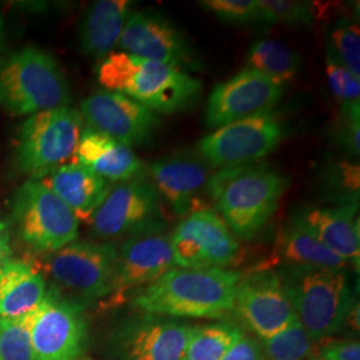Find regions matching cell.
<instances>
[{
  "instance_id": "6da1fadb",
  "label": "cell",
  "mask_w": 360,
  "mask_h": 360,
  "mask_svg": "<svg viewBox=\"0 0 360 360\" xmlns=\"http://www.w3.org/2000/svg\"><path fill=\"white\" fill-rule=\"evenodd\" d=\"M242 274L231 269H171L143 287L132 306L168 318L220 319L231 314Z\"/></svg>"
},
{
  "instance_id": "7a4b0ae2",
  "label": "cell",
  "mask_w": 360,
  "mask_h": 360,
  "mask_svg": "<svg viewBox=\"0 0 360 360\" xmlns=\"http://www.w3.org/2000/svg\"><path fill=\"white\" fill-rule=\"evenodd\" d=\"M290 179L266 163L221 168L212 174L207 193L236 238L251 239L279 206Z\"/></svg>"
},
{
  "instance_id": "3957f363",
  "label": "cell",
  "mask_w": 360,
  "mask_h": 360,
  "mask_svg": "<svg viewBox=\"0 0 360 360\" xmlns=\"http://www.w3.org/2000/svg\"><path fill=\"white\" fill-rule=\"evenodd\" d=\"M98 80L104 90L126 95L163 115L188 110L202 94V82L188 72L122 51L104 58Z\"/></svg>"
},
{
  "instance_id": "277c9868",
  "label": "cell",
  "mask_w": 360,
  "mask_h": 360,
  "mask_svg": "<svg viewBox=\"0 0 360 360\" xmlns=\"http://www.w3.org/2000/svg\"><path fill=\"white\" fill-rule=\"evenodd\" d=\"M70 102L67 77L51 53L25 47L0 58V107L8 114L31 116Z\"/></svg>"
},
{
  "instance_id": "5b68a950",
  "label": "cell",
  "mask_w": 360,
  "mask_h": 360,
  "mask_svg": "<svg viewBox=\"0 0 360 360\" xmlns=\"http://www.w3.org/2000/svg\"><path fill=\"white\" fill-rule=\"evenodd\" d=\"M284 292L297 321L315 342H322L346 327L355 303L347 270L279 269Z\"/></svg>"
},
{
  "instance_id": "8992f818",
  "label": "cell",
  "mask_w": 360,
  "mask_h": 360,
  "mask_svg": "<svg viewBox=\"0 0 360 360\" xmlns=\"http://www.w3.org/2000/svg\"><path fill=\"white\" fill-rule=\"evenodd\" d=\"M83 117L71 107L28 116L18 132L15 165L28 180H41L75 163Z\"/></svg>"
},
{
  "instance_id": "52a82bcc",
  "label": "cell",
  "mask_w": 360,
  "mask_h": 360,
  "mask_svg": "<svg viewBox=\"0 0 360 360\" xmlns=\"http://www.w3.org/2000/svg\"><path fill=\"white\" fill-rule=\"evenodd\" d=\"M116 254L114 245L77 240L51 252L46 260L51 290L82 307L111 295Z\"/></svg>"
},
{
  "instance_id": "ba28073f",
  "label": "cell",
  "mask_w": 360,
  "mask_h": 360,
  "mask_svg": "<svg viewBox=\"0 0 360 360\" xmlns=\"http://www.w3.org/2000/svg\"><path fill=\"white\" fill-rule=\"evenodd\" d=\"M11 221L19 238L37 251L55 252L79 236L80 221L40 180H27L13 193Z\"/></svg>"
},
{
  "instance_id": "9c48e42d",
  "label": "cell",
  "mask_w": 360,
  "mask_h": 360,
  "mask_svg": "<svg viewBox=\"0 0 360 360\" xmlns=\"http://www.w3.org/2000/svg\"><path fill=\"white\" fill-rule=\"evenodd\" d=\"M283 136L281 116L270 111L219 127L199 142L198 151L211 167H239L270 155Z\"/></svg>"
},
{
  "instance_id": "30bf717a",
  "label": "cell",
  "mask_w": 360,
  "mask_h": 360,
  "mask_svg": "<svg viewBox=\"0 0 360 360\" xmlns=\"http://www.w3.org/2000/svg\"><path fill=\"white\" fill-rule=\"evenodd\" d=\"M175 266L187 270L227 269L240 257V243L218 212L190 214L169 233Z\"/></svg>"
},
{
  "instance_id": "8fae6325",
  "label": "cell",
  "mask_w": 360,
  "mask_h": 360,
  "mask_svg": "<svg viewBox=\"0 0 360 360\" xmlns=\"http://www.w3.org/2000/svg\"><path fill=\"white\" fill-rule=\"evenodd\" d=\"M87 342L89 328L83 307L49 288L31 327L37 360H79Z\"/></svg>"
},
{
  "instance_id": "7c38bea8",
  "label": "cell",
  "mask_w": 360,
  "mask_h": 360,
  "mask_svg": "<svg viewBox=\"0 0 360 360\" xmlns=\"http://www.w3.org/2000/svg\"><path fill=\"white\" fill-rule=\"evenodd\" d=\"M175 267L165 223H156L129 235L117 250L111 303L119 304L129 291L154 283Z\"/></svg>"
},
{
  "instance_id": "4fadbf2b",
  "label": "cell",
  "mask_w": 360,
  "mask_h": 360,
  "mask_svg": "<svg viewBox=\"0 0 360 360\" xmlns=\"http://www.w3.org/2000/svg\"><path fill=\"white\" fill-rule=\"evenodd\" d=\"M233 311L260 340L297 321L276 271L255 269L238 284Z\"/></svg>"
},
{
  "instance_id": "5bb4252c",
  "label": "cell",
  "mask_w": 360,
  "mask_h": 360,
  "mask_svg": "<svg viewBox=\"0 0 360 360\" xmlns=\"http://www.w3.org/2000/svg\"><path fill=\"white\" fill-rule=\"evenodd\" d=\"M160 196L147 176L120 183L111 188L90 220L92 232L101 238L131 235L163 221Z\"/></svg>"
},
{
  "instance_id": "9a60e30c",
  "label": "cell",
  "mask_w": 360,
  "mask_h": 360,
  "mask_svg": "<svg viewBox=\"0 0 360 360\" xmlns=\"http://www.w3.org/2000/svg\"><path fill=\"white\" fill-rule=\"evenodd\" d=\"M284 87L255 70H242L218 84L208 96L206 123L219 129L250 116L270 112L281 102Z\"/></svg>"
},
{
  "instance_id": "2e32d148",
  "label": "cell",
  "mask_w": 360,
  "mask_h": 360,
  "mask_svg": "<svg viewBox=\"0 0 360 360\" xmlns=\"http://www.w3.org/2000/svg\"><path fill=\"white\" fill-rule=\"evenodd\" d=\"M80 115L87 127L129 147L148 142L160 124L159 115L126 95L101 90L86 98Z\"/></svg>"
},
{
  "instance_id": "e0dca14e",
  "label": "cell",
  "mask_w": 360,
  "mask_h": 360,
  "mask_svg": "<svg viewBox=\"0 0 360 360\" xmlns=\"http://www.w3.org/2000/svg\"><path fill=\"white\" fill-rule=\"evenodd\" d=\"M193 324L144 314L124 323L115 335L122 360H186Z\"/></svg>"
},
{
  "instance_id": "ac0fdd59",
  "label": "cell",
  "mask_w": 360,
  "mask_h": 360,
  "mask_svg": "<svg viewBox=\"0 0 360 360\" xmlns=\"http://www.w3.org/2000/svg\"><path fill=\"white\" fill-rule=\"evenodd\" d=\"M211 176V166L199 154L178 153L150 165V180L155 190L181 217L206 210L205 196L208 198Z\"/></svg>"
},
{
  "instance_id": "d6986e66",
  "label": "cell",
  "mask_w": 360,
  "mask_h": 360,
  "mask_svg": "<svg viewBox=\"0 0 360 360\" xmlns=\"http://www.w3.org/2000/svg\"><path fill=\"white\" fill-rule=\"evenodd\" d=\"M119 46L122 52L179 70L195 62L184 34L159 13H129Z\"/></svg>"
},
{
  "instance_id": "ffe728a7",
  "label": "cell",
  "mask_w": 360,
  "mask_h": 360,
  "mask_svg": "<svg viewBox=\"0 0 360 360\" xmlns=\"http://www.w3.org/2000/svg\"><path fill=\"white\" fill-rule=\"evenodd\" d=\"M358 206L302 208L292 219L338 257L359 269Z\"/></svg>"
},
{
  "instance_id": "44dd1931",
  "label": "cell",
  "mask_w": 360,
  "mask_h": 360,
  "mask_svg": "<svg viewBox=\"0 0 360 360\" xmlns=\"http://www.w3.org/2000/svg\"><path fill=\"white\" fill-rule=\"evenodd\" d=\"M75 163L110 183L136 179L144 171L142 160L131 147L90 127H83Z\"/></svg>"
},
{
  "instance_id": "7402d4cb",
  "label": "cell",
  "mask_w": 360,
  "mask_h": 360,
  "mask_svg": "<svg viewBox=\"0 0 360 360\" xmlns=\"http://www.w3.org/2000/svg\"><path fill=\"white\" fill-rule=\"evenodd\" d=\"M334 269L347 270V262L330 251L311 232L291 218L278 232L271 262L257 266V269Z\"/></svg>"
},
{
  "instance_id": "603a6c76",
  "label": "cell",
  "mask_w": 360,
  "mask_h": 360,
  "mask_svg": "<svg viewBox=\"0 0 360 360\" xmlns=\"http://www.w3.org/2000/svg\"><path fill=\"white\" fill-rule=\"evenodd\" d=\"M40 181L65 202L79 221H90L111 191L110 181L77 163L59 168Z\"/></svg>"
},
{
  "instance_id": "cb8c5ba5",
  "label": "cell",
  "mask_w": 360,
  "mask_h": 360,
  "mask_svg": "<svg viewBox=\"0 0 360 360\" xmlns=\"http://www.w3.org/2000/svg\"><path fill=\"white\" fill-rule=\"evenodd\" d=\"M49 292L37 266L10 259L0 269V318L18 319L35 312Z\"/></svg>"
},
{
  "instance_id": "d4e9b609",
  "label": "cell",
  "mask_w": 360,
  "mask_h": 360,
  "mask_svg": "<svg viewBox=\"0 0 360 360\" xmlns=\"http://www.w3.org/2000/svg\"><path fill=\"white\" fill-rule=\"evenodd\" d=\"M131 4L129 0L94 3L79 28L80 50L94 59L107 58L119 44Z\"/></svg>"
},
{
  "instance_id": "484cf974",
  "label": "cell",
  "mask_w": 360,
  "mask_h": 360,
  "mask_svg": "<svg viewBox=\"0 0 360 360\" xmlns=\"http://www.w3.org/2000/svg\"><path fill=\"white\" fill-rule=\"evenodd\" d=\"M302 65L300 55L291 47L272 39L254 41L247 55V68L285 86L295 79Z\"/></svg>"
},
{
  "instance_id": "4316f807",
  "label": "cell",
  "mask_w": 360,
  "mask_h": 360,
  "mask_svg": "<svg viewBox=\"0 0 360 360\" xmlns=\"http://www.w3.org/2000/svg\"><path fill=\"white\" fill-rule=\"evenodd\" d=\"M245 331L232 322L207 323L193 326L186 360H221Z\"/></svg>"
},
{
  "instance_id": "83f0119b",
  "label": "cell",
  "mask_w": 360,
  "mask_h": 360,
  "mask_svg": "<svg viewBox=\"0 0 360 360\" xmlns=\"http://www.w3.org/2000/svg\"><path fill=\"white\" fill-rule=\"evenodd\" d=\"M260 342L266 359L270 360H306L318 351V342L311 339L299 321Z\"/></svg>"
},
{
  "instance_id": "f1b7e54d",
  "label": "cell",
  "mask_w": 360,
  "mask_h": 360,
  "mask_svg": "<svg viewBox=\"0 0 360 360\" xmlns=\"http://www.w3.org/2000/svg\"><path fill=\"white\" fill-rule=\"evenodd\" d=\"M35 312L18 319L0 318V360H37L31 327Z\"/></svg>"
},
{
  "instance_id": "f546056e",
  "label": "cell",
  "mask_w": 360,
  "mask_h": 360,
  "mask_svg": "<svg viewBox=\"0 0 360 360\" xmlns=\"http://www.w3.org/2000/svg\"><path fill=\"white\" fill-rule=\"evenodd\" d=\"M260 22L287 26H304L319 16L318 6L312 1L299 0H259Z\"/></svg>"
},
{
  "instance_id": "4dcf8cb0",
  "label": "cell",
  "mask_w": 360,
  "mask_h": 360,
  "mask_svg": "<svg viewBox=\"0 0 360 360\" xmlns=\"http://www.w3.org/2000/svg\"><path fill=\"white\" fill-rule=\"evenodd\" d=\"M330 38L331 47L328 49V51L354 77L360 79L359 25L355 20L342 18L336 22Z\"/></svg>"
},
{
  "instance_id": "1f68e13d",
  "label": "cell",
  "mask_w": 360,
  "mask_h": 360,
  "mask_svg": "<svg viewBox=\"0 0 360 360\" xmlns=\"http://www.w3.org/2000/svg\"><path fill=\"white\" fill-rule=\"evenodd\" d=\"M359 165L352 162H339L330 169L328 188L334 191L338 206H358L359 202Z\"/></svg>"
},
{
  "instance_id": "d6a6232c",
  "label": "cell",
  "mask_w": 360,
  "mask_h": 360,
  "mask_svg": "<svg viewBox=\"0 0 360 360\" xmlns=\"http://www.w3.org/2000/svg\"><path fill=\"white\" fill-rule=\"evenodd\" d=\"M200 4L224 23L251 25L260 20L259 0H205Z\"/></svg>"
},
{
  "instance_id": "836d02e7",
  "label": "cell",
  "mask_w": 360,
  "mask_h": 360,
  "mask_svg": "<svg viewBox=\"0 0 360 360\" xmlns=\"http://www.w3.org/2000/svg\"><path fill=\"white\" fill-rule=\"evenodd\" d=\"M326 72L330 90L340 103H359V77H354L330 51L326 56Z\"/></svg>"
},
{
  "instance_id": "e575fe53",
  "label": "cell",
  "mask_w": 360,
  "mask_h": 360,
  "mask_svg": "<svg viewBox=\"0 0 360 360\" xmlns=\"http://www.w3.org/2000/svg\"><path fill=\"white\" fill-rule=\"evenodd\" d=\"M360 103L342 104L334 129L335 143L351 156L360 153Z\"/></svg>"
},
{
  "instance_id": "d590c367",
  "label": "cell",
  "mask_w": 360,
  "mask_h": 360,
  "mask_svg": "<svg viewBox=\"0 0 360 360\" xmlns=\"http://www.w3.org/2000/svg\"><path fill=\"white\" fill-rule=\"evenodd\" d=\"M318 352L326 360H360L359 340L338 339L323 343Z\"/></svg>"
},
{
  "instance_id": "8d00e7d4",
  "label": "cell",
  "mask_w": 360,
  "mask_h": 360,
  "mask_svg": "<svg viewBox=\"0 0 360 360\" xmlns=\"http://www.w3.org/2000/svg\"><path fill=\"white\" fill-rule=\"evenodd\" d=\"M264 351L262 342L255 338H250L247 335L240 336L221 360H264Z\"/></svg>"
},
{
  "instance_id": "74e56055",
  "label": "cell",
  "mask_w": 360,
  "mask_h": 360,
  "mask_svg": "<svg viewBox=\"0 0 360 360\" xmlns=\"http://www.w3.org/2000/svg\"><path fill=\"white\" fill-rule=\"evenodd\" d=\"M11 232L6 221L0 220V269L11 259Z\"/></svg>"
},
{
  "instance_id": "f35d334b",
  "label": "cell",
  "mask_w": 360,
  "mask_h": 360,
  "mask_svg": "<svg viewBox=\"0 0 360 360\" xmlns=\"http://www.w3.org/2000/svg\"><path fill=\"white\" fill-rule=\"evenodd\" d=\"M3 40H4V25H3V19L0 16V47L3 44Z\"/></svg>"
},
{
  "instance_id": "ab89813d",
  "label": "cell",
  "mask_w": 360,
  "mask_h": 360,
  "mask_svg": "<svg viewBox=\"0 0 360 360\" xmlns=\"http://www.w3.org/2000/svg\"><path fill=\"white\" fill-rule=\"evenodd\" d=\"M306 360H326L324 359V358H323L322 355H321V354H319V352H318V351H316V352H315V354H312V355H311V356H309V358H307V359Z\"/></svg>"
},
{
  "instance_id": "60d3db41",
  "label": "cell",
  "mask_w": 360,
  "mask_h": 360,
  "mask_svg": "<svg viewBox=\"0 0 360 360\" xmlns=\"http://www.w3.org/2000/svg\"><path fill=\"white\" fill-rule=\"evenodd\" d=\"M82 360H92V359H82Z\"/></svg>"
},
{
  "instance_id": "b9f144b4",
  "label": "cell",
  "mask_w": 360,
  "mask_h": 360,
  "mask_svg": "<svg viewBox=\"0 0 360 360\" xmlns=\"http://www.w3.org/2000/svg\"><path fill=\"white\" fill-rule=\"evenodd\" d=\"M264 360H270V359H264Z\"/></svg>"
}]
</instances>
